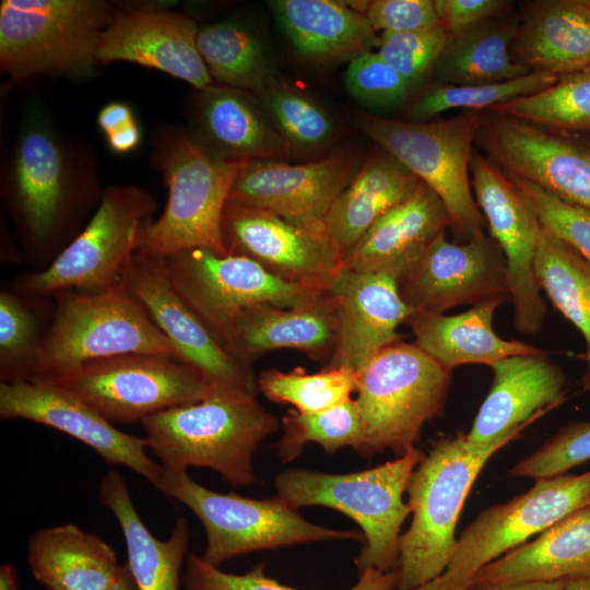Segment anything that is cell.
<instances>
[{
	"label": "cell",
	"instance_id": "6da1fadb",
	"mask_svg": "<svg viewBox=\"0 0 590 590\" xmlns=\"http://www.w3.org/2000/svg\"><path fill=\"white\" fill-rule=\"evenodd\" d=\"M104 188L92 146L30 101L4 156L0 197L35 271L47 268L80 234Z\"/></svg>",
	"mask_w": 590,
	"mask_h": 590
},
{
	"label": "cell",
	"instance_id": "7a4b0ae2",
	"mask_svg": "<svg viewBox=\"0 0 590 590\" xmlns=\"http://www.w3.org/2000/svg\"><path fill=\"white\" fill-rule=\"evenodd\" d=\"M140 423L146 448L163 469L209 468L232 486L253 483L255 452L281 426L256 392L226 387H213L198 402L164 410Z\"/></svg>",
	"mask_w": 590,
	"mask_h": 590
},
{
	"label": "cell",
	"instance_id": "3957f363",
	"mask_svg": "<svg viewBox=\"0 0 590 590\" xmlns=\"http://www.w3.org/2000/svg\"><path fill=\"white\" fill-rule=\"evenodd\" d=\"M516 438L475 447L465 434H458L433 444L405 489L412 521L400 536L397 590H412L445 573L457 545L458 519L474 482L492 456Z\"/></svg>",
	"mask_w": 590,
	"mask_h": 590
},
{
	"label": "cell",
	"instance_id": "277c9868",
	"mask_svg": "<svg viewBox=\"0 0 590 590\" xmlns=\"http://www.w3.org/2000/svg\"><path fill=\"white\" fill-rule=\"evenodd\" d=\"M244 162L211 154L186 129L157 128L150 164L164 179L167 200L140 250L165 257L182 249L206 248L227 255L222 217Z\"/></svg>",
	"mask_w": 590,
	"mask_h": 590
},
{
	"label": "cell",
	"instance_id": "5b68a950",
	"mask_svg": "<svg viewBox=\"0 0 590 590\" xmlns=\"http://www.w3.org/2000/svg\"><path fill=\"white\" fill-rule=\"evenodd\" d=\"M425 453L413 448L367 470L331 474L291 469L276 475V497L294 509L322 506L341 511L362 529L364 545L354 559L358 576L397 569L401 527L411 514L403 502L409 479Z\"/></svg>",
	"mask_w": 590,
	"mask_h": 590
},
{
	"label": "cell",
	"instance_id": "8992f818",
	"mask_svg": "<svg viewBox=\"0 0 590 590\" xmlns=\"http://www.w3.org/2000/svg\"><path fill=\"white\" fill-rule=\"evenodd\" d=\"M115 7L105 0L1 1L0 70L7 85L39 75L94 74Z\"/></svg>",
	"mask_w": 590,
	"mask_h": 590
},
{
	"label": "cell",
	"instance_id": "52a82bcc",
	"mask_svg": "<svg viewBox=\"0 0 590 590\" xmlns=\"http://www.w3.org/2000/svg\"><path fill=\"white\" fill-rule=\"evenodd\" d=\"M482 111H460L432 122L352 113L355 126L440 199L462 243L483 232L485 219L472 194L470 163Z\"/></svg>",
	"mask_w": 590,
	"mask_h": 590
},
{
	"label": "cell",
	"instance_id": "ba28073f",
	"mask_svg": "<svg viewBox=\"0 0 590 590\" xmlns=\"http://www.w3.org/2000/svg\"><path fill=\"white\" fill-rule=\"evenodd\" d=\"M157 203L144 188L110 185L80 234L45 269L20 275L16 291L52 298L66 291L99 292L122 279L155 221Z\"/></svg>",
	"mask_w": 590,
	"mask_h": 590
},
{
	"label": "cell",
	"instance_id": "9c48e42d",
	"mask_svg": "<svg viewBox=\"0 0 590 590\" xmlns=\"http://www.w3.org/2000/svg\"><path fill=\"white\" fill-rule=\"evenodd\" d=\"M452 374L414 343L398 341L355 373L365 434L358 453L415 448L423 426L441 414Z\"/></svg>",
	"mask_w": 590,
	"mask_h": 590
},
{
	"label": "cell",
	"instance_id": "30bf717a",
	"mask_svg": "<svg viewBox=\"0 0 590 590\" xmlns=\"http://www.w3.org/2000/svg\"><path fill=\"white\" fill-rule=\"evenodd\" d=\"M155 487L200 520L206 538L200 556L216 567L233 557L262 550L321 541L364 543L362 532L310 522L276 496L255 499L234 492L217 493L194 482L187 472L163 469Z\"/></svg>",
	"mask_w": 590,
	"mask_h": 590
},
{
	"label": "cell",
	"instance_id": "8fae6325",
	"mask_svg": "<svg viewBox=\"0 0 590 590\" xmlns=\"http://www.w3.org/2000/svg\"><path fill=\"white\" fill-rule=\"evenodd\" d=\"M42 373L50 378L79 365L132 353L181 362L173 342L156 327L122 281L99 291H66L55 297ZM36 380V379H35Z\"/></svg>",
	"mask_w": 590,
	"mask_h": 590
},
{
	"label": "cell",
	"instance_id": "7c38bea8",
	"mask_svg": "<svg viewBox=\"0 0 590 590\" xmlns=\"http://www.w3.org/2000/svg\"><path fill=\"white\" fill-rule=\"evenodd\" d=\"M164 260L180 296L225 350L244 309L258 304L305 307L324 298V290L284 281L244 256L188 248Z\"/></svg>",
	"mask_w": 590,
	"mask_h": 590
},
{
	"label": "cell",
	"instance_id": "4fadbf2b",
	"mask_svg": "<svg viewBox=\"0 0 590 590\" xmlns=\"http://www.w3.org/2000/svg\"><path fill=\"white\" fill-rule=\"evenodd\" d=\"M49 379L110 423L141 422L164 410L198 402L213 386L172 357L132 353L88 362Z\"/></svg>",
	"mask_w": 590,
	"mask_h": 590
},
{
	"label": "cell",
	"instance_id": "5bb4252c",
	"mask_svg": "<svg viewBox=\"0 0 590 590\" xmlns=\"http://www.w3.org/2000/svg\"><path fill=\"white\" fill-rule=\"evenodd\" d=\"M588 505L590 470L535 480L528 492L477 515L457 540L444 574L468 588L482 567Z\"/></svg>",
	"mask_w": 590,
	"mask_h": 590
},
{
	"label": "cell",
	"instance_id": "9a60e30c",
	"mask_svg": "<svg viewBox=\"0 0 590 590\" xmlns=\"http://www.w3.org/2000/svg\"><path fill=\"white\" fill-rule=\"evenodd\" d=\"M470 174L475 202L506 260L515 329L534 334L546 317L534 268L543 226L510 177L475 146Z\"/></svg>",
	"mask_w": 590,
	"mask_h": 590
},
{
	"label": "cell",
	"instance_id": "2e32d148",
	"mask_svg": "<svg viewBox=\"0 0 590 590\" xmlns=\"http://www.w3.org/2000/svg\"><path fill=\"white\" fill-rule=\"evenodd\" d=\"M474 146L506 174L590 210V146L560 131L488 110Z\"/></svg>",
	"mask_w": 590,
	"mask_h": 590
},
{
	"label": "cell",
	"instance_id": "e0dca14e",
	"mask_svg": "<svg viewBox=\"0 0 590 590\" xmlns=\"http://www.w3.org/2000/svg\"><path fill=\"white\" fill-rule=\"evenodd\" d=\"M222 238L227 253L247 257L291 283L324 290L344 268L343 253L327 229L231 200L222 217Z\"/></svg>",
	"mask_w": 590,
	"mask_h": 590
},
{
	"label": "cell",
	"instance_id": "ac0fdd59",
	"mask_svg": "<svg viewBox=\"0 0 590 590\" xmlns=\"http://www.w3.org/2000/svg\"><path fill=\"white\" fill-rule=\"evenodd\" d=\"M156 327L173 342L181 362L213 387L257 392L252 368L228 353L175 287L164 257L138 250L121 279Z\"/></svg>",
	"mask_w": 590,
	"mask_h": 590
},
{
	"label": "cell",
	"instance_id": "d6986e66",
	"mask_svg": "<svg viewBox=\"0 0 590 590\" xmlns=\"http://www.w3.org/2000/svg\"><path fill=\"white\" fill-rule=\"evenodd\" d=\"M199 25L169 5L116 3L97 49L99 64L126 61L154 69L203 90L213 79L197 45Z\"/></svg>",
	"mask_w": 590,
	"mask_h": 590
},
{
	"label": "cell",
	"instance_id": "ffe728a7",
	"mask_svg": "<svg viewBox=\"0 0 590 590\" xmlns=\"http://www.w3.org/2000/svg\"><path fill=\"white\" fill-rule=\"evenodd\" d=\"M359 166L356 154L349 152L304 164L246 160L228 200L272 212L300 226L326 229L330 206Z\"/></svg>",
	"mask_w": 590,
	"mask_h": 590
},
{
	"label": "cell",
	"instance_id": "44dd1931",
	"mask_svg": "<svg viewBox=\"0 0 590 590\" xmlns=\"http://www.w3.org/2000/svg\"><path fill=\"white\" fill-rule=\"evenodd\" d=\"M398 287L412 311L444 314L495 296L509 298L505 257L484 233L461 244L450 243L446 233L440 234Z\"/></svg>",
	"mask_w": 590,
	"mask_h": 590
},
{
	"label": "cell",
	"instance_id": "7402d4cb",
	"mask_svg": "<svg viewBox=\"0 0 590 590\" xmlns=\"http://www.w3.org/2000/svg\"><path fill=\"white\" fill-rule=\"evenodd\" d=\"M0 418L58 429L92 448L107 463L126 467L154 486L162 474L163 468L149 456L143 437L116 428L49 379L0 384Z\"/></svg>",
	"mask_w": 590,
	"mask_h": 590
},
{
	"label": "cell",
	"instance_id": "603a6c76",
	"mask_svg": "<svg viewBox=\"0 0 590 590\" xmlns=\"http://www.w3.org/2000/svg\"><path fill=\"white\" fill-rule=\"evenodd\" d=\"M333 314L334 350L326 368L354 374L380 352L399 341L397 329L412 310L397 281L382 273H362L343 268L324 288Z\"/></svg>",
	"mask_w": 590,
	"mask_h": 590
},
{
	"label": "cell",
	"instance_id": "cb8c5ba5",
	"mask_svg": "<svg viewBox=\"0 0 590 590\" xmlns=\"http://www.w3.org/2000/svg\"><path fill=\"white\" fill-rule=\"evenodd\" d=\"M492 369L491 389L465 434L475 447L519 437L565 400L566 377L546 353L508 357Z\"/></svg>",
	"mask_w": 590,
	"mask_h": 590
},
{
	"label": "cell",
	"instance_id": "d4e9b609",
	"mask_svg": "<svg viewBox=\"0 0 590 590\" xmlns=\"http://www.w3.org/2000/svg\"><path fill=\"white\" fill-rule=\"evenodd\" d=\"M189 120V135L224 160H282L299 153L249 91L217 83L194 91Z\"/></svg>",
	"mask_w": 590,
	"mask_h": 590
},
{
	"label": "cell",
	"instance_id": "484cf974",
	"mask_svg": "<svg viewBox=\"0 0 590 590\" xmlns=\"http://www.w3.org/2000/svg\"><path fill=\"white\" fill-rule=\"evenodd\" d=\"M450 227L436 193L422 181L405 201L384 214L344 255V268L402 280L428 246Z\"/></svg>",
	"mask_w": 590,
	"mask_h": 590
},
{
	"label": "cell",
	"instance_id": "4316f807",
	"mask_svg": "<svg viewBox=\"0 0 590 590\" xmlns=\"http://www.w3.org/2000/svg\"><path fill=\"white\" fill-rule=\"evenodd\" d=\"M334 343V319L324 294L321 302L305 307L258 304L244 309L231 327L226 350L250 368L275 350H296L326 365Z\"/></svg>",
	"mask_w": 590,
	"mask_h": 590
},
{
	"label": "cell",
	"instance_id": "83f0119b",
	"mask_svg": "<svg viewBox=\"0 0 590 590\" xmlns=\"http://www.w3.org/2000/svg\"><path fill=\"white\" fill-rule=\"evenodd\" d=\"M506 298L495 296L453 316L412 311L403 324L412 331L414 344L450 371L462 365L492 367L508 357L546 353L522 341L505 340L494 331V314Z\"/></svg>",
	"mask_w": 590,
	"mask_h": 590
},
{
	"label": "cell",
	"instance_id": "f1b7e54d",
	"mask_svg": "<svg viewBox=\"0 0 590 590\" xmlns=\"http://www.w3.org/2000/svg\"><path fill=\"white\" fill-rule=\"evenodd\" d=\"M514 60L531 72L556 76L590 66V10L583 0L521 3Z\"/></svg>",
	"mask_w": 590,
	"mask_h": 590
},
{
	"label": "cell",
	"instance_id": "f546056e",
	"mask_svg": "<svg viewBox=\"0 0 590 590\" xmlns=\"http://www.w3.org/2000/svg\"><path fill=\"white\" fill-rule=\"evenodd\" d=\"M27 562L46 590H109L125 567L108 543L73 523L36 531L28 542Z\"/></svg>",
	"mask_w": 590,
	"mask_h": 590
},
{
	"label": "cell",
	"instance_id": "4dcf8cb0",
	"mask_svg": "<svg viewBox=\"0 0 590 590\" xmlns=\"http://www.w3.org/2000/svg\"><path fill=\"white\" fill-rule=\"evenodd\" d=\"M269 4L295 50L310 60L353 59L379 46L380 35L369 24L364 2L274 0Z\"/></svg>",
	"mask_w": 590,
	"mask_h": 590
},
{
	"label": "cell",
	"instance_id": "1f68e13d",
	"mask_svg": "<svg viewBox=\"0 0 590 590\" xmlns=\"http://www.w3.org/2000/svg\"><path fill=\"white\" fill-rule=\"evenodd\" d=\"M590 575V505L482 567L470 583L554 581Z\"/></svg>",
	"mask_w": 590,
	"mask_h": 590
},
{
	"label": "cell",
	"instance_id": "d6a6232c",
	"mask_svg": "<svg viewBox=\"0 0 590 590\" xmlns=\"http://www.w3.org/2000/svg\"><path fill=\"white\" fill-rule=\"evenodd\" d=\"M98 498L121 528L127 566L138 590H179L190 536L187 520L178 518L166 540L154 536L141 520L126 481L115 470H109L102 479Z\"/></svg>",
	"mask_w": 590,
	"mask_h": 590
},
{
	"label": "cell",
	"instance_id": "836d02e7",
	"mask_svg": "<svg viewBox=\"0 0 590 590\" xmlns=\"http://www.w3.org/2000/svg\"><path fill=\"white\" fill-rule=\"evenodd\" d=\"M421 181L386 151L371 154L330 206L324 227L344 255L384 214L413 194Z\"/></svg>",
	"mask_w": 590,
	"mask_h": 590
},
{
	"label": "cell",
	"instance_id": "e575fe53",
	"mask_svg": "<svg viewBox=\"0 0 590 590\" xmlns=\"http://www.w3.org/2000/svg\"><path fill=\"white\" fill-rule=\"evenodd\" d=\"M518 23L519 14L509 11L448 35L433 72L436 82L491 84L530 73L528 68L514 60L511 54Z\"/></svg>",
	"mask_w": 590,
	"mask_h": 590
},
{
	"label": "cell",
	"instance_id": "d590c367",
	"mask_svg": "<svg viewBox=\"0 0 590 590\" xmlns=\"http://www.w3.org/2000/svg\"><path fill=\"white\" fill-rule=\"evenodd\" d=\"M534 268L541 291L585 339L586 368L579 385L590 391V261L543 227Z\"/></svg>",
	"mask_w": 590,
	"mask_h": 590
},
{
	"label": "cell",
	"instance_id": "8d00e7d4",
	"mask_svg": "<svg viewBox=\"0 0 590 590\" xmlns=\"http://www.w3.org/2000/svg\"><path fill=\"white\" fill-rule=\"evenodd\" d=\"M15 288L0 292L1 384L31 381L42 373L44 346L55 303Z\"/></svg>",
	"mask_w": 590,
	"mask_h": 590
},
{
	"label": "cell",
	"instance_id": "74e56055",
	"mask_svg": "<svg viewBox=\"0 0 590 590\" xmlns=\"http://www.w3.org/2000/svg\"><path fill=\"white\" fill-rule=\"evenodd\" d=\"M197 45L217 84L257 94L275 75L261 40L240 21L225 19L199 26Z\"/></svg>",
	"mask_w": 590,
	"mask_h": 590
},
{
	"label": "cell",
	"instance_id": "f35d334b",
	"mask_svg": "<svg viewBox=\"0 0 590 590\" xmlns=\"http://www.w3.org/2000/svg\"><path fill=\"white\" fill-rule=\"evenodd\" d=\"M558 76L530 72L518 79L491 84H447L435 82L409 105L406 119L427 122L441 113L488 111L514 99L530 96L553 85Z\"/></svg>",
	"mask_w": 590,
	"mask_h": 590
},
{
	"label": "cell",
	"instance_id": "ab89813d",
	"mask_svg": "<svg viewBox=\"0 0 590 590\" xmlns=\"http://www.w3.org/2000/svg\"><path fill=\"white\" fill-rule=\"evenodd\" d=\"M281 426L283 432L276 442V452L283 463L300 456L309 442L320 445L327 453L343 447L359 452L365 434L362 412L352 398L314 413L290 409L281 417Z\"/></svg>",
	"mask_w": 590,
	"mask_h": 590
},
{
	"label": "cell",
	"instance_id": "60d3db41",
	"mask_svg": "<svg viewBox=\"0 0 590 590\" xmlns=\"http://www.w3.org/2000/svg\"><path fill=\"white\" fill-rule=\"evenodd\" d=\"M554 131L590 132V66L558 78L547 88L494 109Z\"/></svg>",
	"mask_w": 590,
	"mask_h": 590
},
{
	"label": "cell",
	"instance_id": "b9f144b4",
	"mask_svg": "<svg viewBox=\"0 0 590 590\" xmlns=\"http://www.w3.org/2000/svg\"><path fill=\"white\" fill-rule=\"evenodd\" d=\"M278 131L298 151L320 149L335 132L328 111L276 74L256 94Z\"/></svg>",
	"mask_w": 590,
	"mask_h": 590
},
{
	"label": "cell",
	"instance_id": "7bdbcfd3",
	"mask_svg": "<svg viewBox=\"0 0 590 590\" xmlns=\"http://www.w3.org/2000/svg\"><path fill=\"white\" fill-rule=\"evenodd\" d=\"M257 391L276 403H286L302 413L330 409L349 399L356 390L355 374L345 368H326L307 373L304 368L282 371L262 370L256 378Z\"/></svg>",
	"mask_w": 590,
	"mask_h": 590
},
{
	"label": "cell",
	"instance_id": "ee69618b",
	"mask_svg": "<svg viewBox=\"0 0 590 590\" xmlns=\"http://www.w3.org/2000/svg\"><path fill=\"white\" fill-rule=\"evenodd\" d=\"M397 583L396 569L387 573L370 569L358 576L349 590H397ZM184 585L186 590H296L267 576L263 564L246 574H229L193 553L187 557Z\"/></svg>",
	"mask_w": 590,
	"mask_h": 590
},
{
	"label": "cell",
	"instance_id": "f6af8a7d",
	"mask_svg": "<svg viewBox=\"0 0 590 590\" xmlns=\"http://www.w3.org/2000/svg\"><path fill=\"white\" fill-rule=\"evenodd\" d=\"M589 460L590 421H573L515 464L509 475L539 480L567 473Z\"/></svg>",
	"mask_w": 590,
	"mask_h": 590
},
{
	"label": "cell",
	"instance_id": "bcb514c9",
	"mask_svg": "<svg viewBox=\"0 0 590 590\" xmlns=\"http://www.w3.org/2000/svg\"><path fill=\"white\" fill-rule=\"evenodd\" d=\"M447 38L442 26L422 32L381 33L377 54L414 88L433 74Z\"/></svg>",
	"mask_w": 590,
	"mask_h": 590
},
{
	"label": "cell",
	"instance_id": "7dc6e473",
	"mask_svg": "<svg viewBox=\"0 0 590 590\" xmlns=\"http://www.w3.org/2000/svg\"><path fill=\"white\" fill-rule=\"evenodd\" d=\"M344 86L358 102L381 108L401 105L413 90L377 51L351 59L344 73Z\"/></svg>",
	"mask_w": 590,
	"mask_h": 590
},
{
	"label": "cell",
	"instance_id": "c3c4849f",
	"mask_svg": "<svg viewBox=\"0 0 590 590\" xmlns=\"http://www.w3.org/2000/svg\"><path fill=\"white\" fill-rule=\"evenodd\" d=\"M509 177L533 208L542 226L590 261V210L565 203L532 182Z\"/></svg>",
	"mask_w": 590,
	"mask_h": 590
},
{
	"label": "cell",
	"instance_id": "681fc988",
	"mask_svg": "<svg viewBox=\"0 0 590 590\" xmlns=\"http://www.w3.org/2000/svg\"><path fill=\"white\" fill-rule=\"evenodd\" d=\"M364 13L381 33L422 32L441 26L432 0L366 1Z\"/></svg>",
	"mask_w": 590,
	"mask_h": 590
},
{
	"label": "cell",
	"instance_id": "f907efd6",
	"mask_svg": "<svg viewBox=\"0 0 590 590\" xmlns=\"http://www.w3.org/2000/svg\"><path fill=\"white\" fill-rule=\"evenodd\" d=\"M505 0H435V9L447 35L470 28L511 11Z\"/></svg>",
	"mask_w": 590,
	"mask_h": 590
},
{
	"label": "cell",
	"instance_id": "816d5d0a",
	"mask_svg": "<svg viewBox=\"0 0 590 590\" xmlns=\"http://www.w3.org/2000/svg\"><path fill=\"white\" fill-rule=\"evenodd\" d=\"M135 120L131 106L121 101H114L104 105L97 114V126L105 135Z\"/></svg>",
	"mask_w": 590,
	"mask_h": 590
},
{
	"label": "cell",
	"instance_id": "f5cc1de1",
	"mask_svg": "<svg viewBox=\"0 0 590 590\" xmlns=\"http://www.w3.org/2000/svg\"><path fill=\"white\" fill-rule=\"evenodd\" d=\"M105 137L111 152L128 154L140 144L141 129L135 119Z\"/></svg>",
	"mask_w": 590,
	"mask_h": 590
},
{
	"label": "cell",
	"instance_id": "db71d44e",
	"mask_svg": "<svg viewBox=\"0 0 590 590\" xmlns=\"http://www.w3.org/2000/svg\"><path fill=\"white\" fill-rule=\"evenodd\" d=\"M568 579L511 583H470L465 590H564Z\"/></svg>",
	"mask_w": 590,
	"mask_h": 590
},
{
	"label": "cell",
	"instance_id": "11a10c76",
	"mask_svg": "<svg viewBox=\"0 0 590 590\" xmlns=\"http://www.w3.org/2000/svg\"><path fill=\"white\" fill-rule=\"evenodd\" d=\"M467 588L456 581H453L451 578H449L446 574H442L441 576L423 583L412 590H465Z\"/></svg>",
	"mask_w": 590,
	"mask_h": 590
},
{
	"label": "cell",
	"instance_id": "9f6ffc18",
	"mask_svg": "<svg viewBox=\"0 0 590 590\" xmlns=\"http://www.w3.org/2000/svg\"><path fill=\"white\" fill-rule=\"evenodd\" d=\"M19 581L15 568L4 563L0 567V590H17Z\"/></svg>",
	"mask_w": 590,
	"mask_h": 590
},
{
	"label": "cell",
	"instance_id": "6f0895ef",
	"mask_svg": "<svg viewBox=\"0 0 590 590\" xmlns=\"http://www.w3.org/2000/svg\"><path fill=\"white\" fill-rule=\"evenodd\" d=\"M109 590H138L127 565L123 567L119 581Z\"/></svg>",
	"mask_w": 590,
	"mask_h": 590
},
{
	"label": "cell",
	"instance_id": "680465c9",
	"mask_svg": "<svg viewBox=\"0 0 590 590\" xmlns=\"http://www.w3.org/2000/svg\"><path fill=\"white\" fill-rule=\"evenodd\" d=\"M564 590H590V575L568 579Z\"/></svg>",
	"mask_w": 590,
	"mask_h": 590
},
{
	"label": "cell",
	"instance_id": "91938a15",
	"mask_svg": "<svg viewBox=\"0 0 590 590\" xmlns=\"http://www.w3.org/2000/svg\"><path fill=\"white\" fill-rule=\"evenodd\" d=\"M583 2L587 5V8L590 10V0H583Z\"/></svg>",
	"mask_w": 590,
	"mask_h": 590
}]
</instances>
